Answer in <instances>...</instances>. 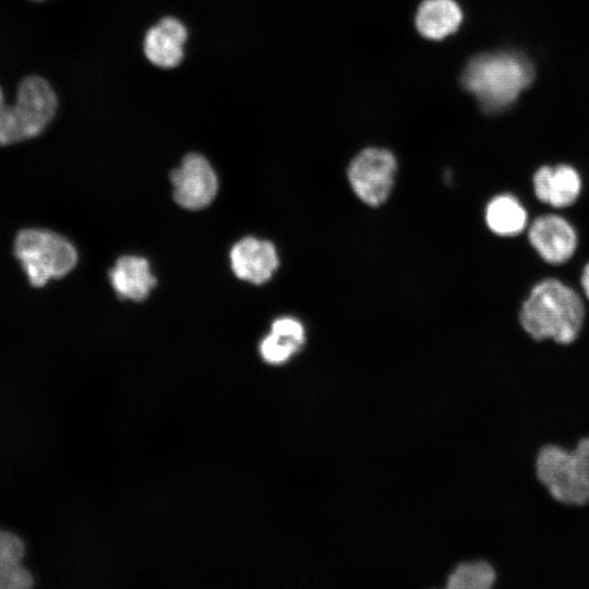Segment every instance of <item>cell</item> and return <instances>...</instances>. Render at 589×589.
<instances>
[{
    "instance_id": "6da1fadb",
    "label": "cell",
    "mask_w": 589,
    "mask_h": 589,
    "mask_svg": "<svg viewBox=\"0 0 589 589\" xmlns=\"http://www.w3.org/2000/svg\"><path fill=\"white\" fill-rule=\"evenodd\" d=\"M585 318L578 293L553 278L539 281L521 305L519 322L534 340L551 338L557 344H572L579 335Z\"/></svg>"
},
{
    "instance_id": "7a4b0ae2",
    "label": "cell",
    "mask_w": 589,
    "mask_h": 589,
    "mask_svg": "<svg viewBox=\"0 0 589 589\" xmlns=\"http://www.w3.org/2000/svg\"><path fill=\"white\" fill-rule=\"evenodd\" d=\"M533 79L527 58L514 52L482 53L469 60L460 82L486 112H497L514 103Z\"/></svg>"
},
{
    "instance_id": "3957f363",
    "label": "cell",
    "mask_w": 589,
    "mask_h": 589,
    "mask_svg": "<svg viewBox=\"0 0 589 589\" xmlns=\"http://www.w3.org/2000/svg\"><path fill=\"white\" fill-rule=\"evenodd\" d=\"M13 249L29 284L37 288L51 279L65 276L77 262L74 245L63 236L48 229L20 230L15 236Z\"/></svg>"
},
{
    "instance_id": "277c9868",
    "label": "cell",
    "mask_w": 589,
    "mask_h": 589,
    "mask_svg": "<svg viewBox=\"0 0 589 589\" xmlns=\"http://www.w3.org/2000/svg\"><path fill=\"white\" fill-rule=\"evenodd\" d=\"M58 96L52 85L43 76L31 74L21 80L12 117L21 142L40 135L55 118Z\"/></svg>"
},
{
    "instance_id": "5b68a950",
    "label": "cell",
    "mask_w": 589,
    "mask_h": 589,
    "mask_svg": "<svg viewBox=\"0 0 589 589\" xmlns=\"http://www.w3.org/2000/svg\"><path fill=\"white\" fill-rule=\"evenodd\" d=\"M397 163L384 148L369 147L361 151L348 167V180L356 195L370 206H378L388 197Z\"/></svg>"
},
{
    "instance_id": "8992f818",
    "label": "cell",
    "mask_w": 589,
    "mask_h": 589,
    "mask_svg": "<svg viewBox=\"0 0 589 589\" xmlns=\"http://www.w3.org/2000/svg\"><path fill=\"white\" fill-rule=\"evenodd\" d=\"M536 472L555 501L578 506L587 503L579 484L573 450L554 444L543 446L537 455Z\"/></svg>"
},
{
    "instance_id": "52a82bcc",
    "label": "cell",
    "mask_w": 589,
    "mask_h": 589,
    "mask_svg": "<svg viewBox=\"0 0 589 589\" xmlns=\"http://www.w3.org/2000/svg\"><path fill=\"white\" fill-rule=\"evenodd\" d=\"M173 199L187 209H201L212 203L218 189L209 161L199 153L187 154L170 173Z\"/></svg>"
},
{
    "instance_id": "ba28073f",
    "label": "cell",
    "mask_w": 589,
    "mask_h": 589,
    "mask_svg": "<svg viewBox=\"0 0 589 589\" xmlns=\"http://www.w3.org/2000/svg\"><path fill=\"white\" fill-rule=\"evenodd\" d=\"M529 242L548 263L558 265L568 261L577 247L573 226L558 215H542L528 230Z\"/></svg>"
},
{
    "instance_id": "9c48e42d",
    "label": "cell",
    "mask_w": 589,
    "mask_h": 589,
    "mask_svg": "<svg viewBox=\"0 0 589 589\" xmlns=\"http://www.w3.org/2000/svg\"><path fill=\"white\" fill-rule=\"evenodd\" d=\"M189 32L178 17L167 15L151 26L143 39L146 59L160 69H173L184 59Z\"/></svg>"
},
{
    "instance_id": "30bf717a",
    "label": "cell",
    "mask_w": 589,
    "mask_h": 589,
    "mask_svg": "<svg viewBox=\"0 0 589 589\" xmlns=\"http://www.w3.org/2000/svg\"><path fill=\"white\" fill-rule=\"evenodd\" d=\"M230 262L238 278L256 285L269 280L279 264L275 245L253 237L243 238L232 247Z\"/></svg>"
},
{
    "instance_id": "8fae6325",
    "label": "cell",
    "mask_w": 589,
    "mask_h": 589,
    "mask_svg": "<svg viewBox=\"0 0 589 589\" xmlns=\"http://www.w3.org/2000/svg\"><path fill=\"white\" fill-rule=\"evenodd\" d=\"M538 200L554 207H566L575 203L581 191L578 171L568 165L543 166L532 178Z\"/></svg>"
},
{
    "instance_id": "7c38bea8",
    "label": "cell",
    "mask_w": 589,
    "mask_h": 589,
    "mask_svg": "<svg viewBox=\"0 0 589 589\" xmlns=\"http://www.w3.org/2000/svg\"><path fill=\"white\" fill-rule=\"evenodd\" d=\"M109 279L120 298L133 301L144 300L156 286L148 262L134 255L118 259L109 272Z\"/></svg>"
},
{
    "instance_id": "4fadbf2b",
    "label": "cell",
    "mask_w": 589,
    "mask_h": 589,
    "mask_svg": "<svg viewBox=\"0 0 589 589\" xmlns=\"http://www.w3.org/2000/svg\"><path fill=\"white\" fill-rule=\"evenodd\" d=\"M461 21V9L454 0H424L416 15L419 33L434 40L443 39L456 32Z\"/></svg>"
},
{
    "instance_id": "5bb4252c",
    "label": "cell",
    "mask_w": 589,
    "mask_h": 589,
    "mask_svg": "<svg viewBox=\"0 0 589 589\" xmlns=\"http://www.w3.org/2000/svg\"><path fill=\"white\" fill-rule=\"evenodd\" d=\"M485 221L492 232L502 237H513L526 228L527 212L514 195L500 194L488 203Z\"/></svg>"
},
{
    "instance_id": "9a60e30c",
    "label": "cell",
    "mask_w": 589,
    "mask_h": 589,
    "mask_svg": "<svg viewBox=\"0 0 589 589\" xmlns=\"http://www.w3.org/2000/svg\"><path fill=\"white\" fill-rule=\"evenodd\" d=\"M495 581L493 567L483 561L459 565L447 580L449 589H489Z\"/></svg>"
},
{
    "instance_id": "2e32d148",
    "label": "cell",
    "mask_w": 589,
    "mask_h": 589,
    "mask_svg": "<svg viewBox=\"0 0 589 589\" xmlns=\"http://www.w3.org/2000/svg\"><path fill=\"white\" fill-rule=\"evenodd\" d=\"M300 347L290 337L271 329L260 344V352L266 362L279 364L286 362Z\"/></svg>"
},
{
    "instance_id": "e0dca14e",
    "label": "cell",
    "mask_w": 589,
    "mask_h": 589,
    "mask_svg": "<svg viewBox=\"0 0 589 589\" xmlns=\"http://www.w3.org/2000/svg\"><path fill=\"white\" fill-rule=\"evenodd\" d=\"M32 585V575L20 562L0 567V589H26Z\"/></svg>"
},
{
    "instance_id": "ac0fdd59",
    "label": "cell",
    "mask_w": 589,
    "mask_h": 589,
    "mask_svg": "<svg viewBox=\"0 0 589 589\" xmlns=\"http://www.w3.org/2000/svg\"><path fill=\"white\" fill-rule=\"evenodd\" d=\"M24 554V544L14 533L0 529V567L19 563Z\"/></svg>"
},
{
    "instance_id": "d6986e66",
    "label": "cell",
    "mask_w": 589,
    "mask_h": 589,
    "mask_svg": "<svg viewBox=\"0 0 589 589\" xmlns=\"http://www.w3.org/2000/svg\"><path fill=\"white\" fill-rule=\"evenodd\" d=\"M578 480L589 503V437L581 438L573 450Z\"/></svg>"
},
{
    "instance_id": "ffe728a7",
    "label": "cell",
    "mask_w": 589,
    "mask_h": 589,
    "mask_svg": "<svg viewBox=\"0 0 589 589\" xmlns=\"http://www.w3.org/2000/svg\"><path fill=\"white\" fill-rule=\"evenodd\" d=\"M20 136L12 117L11 105L5 101L0 86V145L20 143Z\"/></svg>"
},
{
    "instance_id": "44dd1931",
    "label": "cell",
    "mask_w": 589,
    "mask_h": 589,
    "mask_svg": "<svg viewBox=\"0 0 589 589\" xmlns=\"http://www.w3.org/2000/svg\"><path fill=\"white\" fill-rule=\"evenodd\" d=\"M272 330L281 333L297 342H299L301 346L304 342L305 334L303 325L300 321L290 317V316H283L276 318L272 324Z\"/></svg>"
},
{
    "instance_id": "7402d4cb",
    "label": "cell",
    "mask_w": 589,
    "mask_h": 589,
    "mask_svg": "<svg viewBox=\"0 0 589 589\" xmlns=\"http://www.w3.org/2000/svg\"><path fill=\"white\" fill-rule=\"evenodd\" d=\"M581 286H582L585 294L589 299V263L582 269Z\"/></svg>"
},
{
    "instance_id": "603a6c76",
    "label": "cell",
    "mask_w": 589,
    "mask_h": 589,
    "mask_svg": "<svg viewBox=\"0 0 589 589\" xmlns=\"http://www.w3.org/2000/svg\"><path fill=\"white\" fill-rule=\"evenodd\" d=\"M31 1H36V2H40V1H44V0H31Z\"/></svg>"
}]
</instances>
